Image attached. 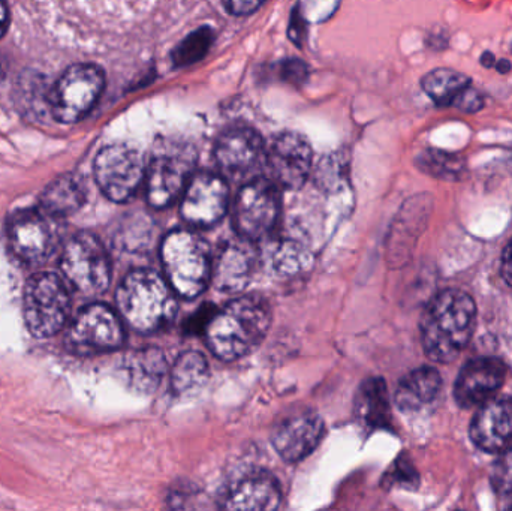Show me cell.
<instances>
[{"label":"cell","instance_id":"obj_1","mask_svg":"<svg viewBox=\"0 0 512 511\" xmlns=\"http://www.w3.org/2000/svg\"><path fill=\"white\" fill-rule=\"evenodd\" d=\"M477 306L460 290L439 293L421 318V339L429 359L451 363L465 350L474 335Z\"/></svg>","mask_w":512,"mask_h":511},{"label":"cell","instance_id":"obj_2","mask_svg":"<svg viewBox=\"0 0 512 511\" xmlns=\"http://www.w3.org/2000/svg\"><path fill=\"white\" fill-rule=\"evenodd\" d=\"M270 308L259 297H239L210 317L207 347L225 362L242 359L254 351L270 329Z\"/></svg>","mask_w":512,"mask_h":511},{"label":"cell","instance_id":"obj_3","mask_svg":"<svg viewBox=\"0 0 512 511\" xmlns=\"http://www.w3.org/2000/svg\"><path fill=\"white\" fill-rule=\"evenodd\" d=\"M176 296L164 275L149 269L134 270L117 288V312L137 332H161L176 318Z\"/></svg>","mask_w":512,"mask_h":511},{"label":"cell","instance_id":"obj_4","mask_svg":"<svg viewBox=\"0 0 512 511\" xmlns=\"http://www.w3.org/2000/svg\"><path fill=\"white\" fill-rule=\"evenodd\" d=\"M164 276L177 296L195 299L212 281L209 243L194 231L177 230L165 237L161 246Z\"/></svg>","mask_w":512,"mask_h":511},{"label":"cell","instance_id":"obj_5","mask_svg":"<svg viewBox=\"0 0 512 511\" xmlns=\"http://www.w3.org/2000/svg\"><path fill=\"white\" fill-rule=\"evenodd\" d=\"M71 312V294L65 279L56 273H36L24 287L23 314L30 335L53 338L62 332Z\"/></svg>","mask_w":512,"mask_h":511},{"label":"cell","instance_id":"obj_6","mask_svg":"<svg viewBox=\"0 0 512 511\" xmlns=\"http://www.w3.org/2000/svg\"><path fill=\"white\" fill-rule=\"evenodd\" d=\"M105 74L93 63H75L63 71L48 93L51 116L60 123L83 120L101 98Z\"/></svg>","mask_w":512,"mask_h":511},{"label":"cell","instance_id":"obj_7","mask_svg":"<svg viewBox=\"0 0 512 511\" xmlns=\"http://www.w3.org/2000/svg\"><path fill=\"white\" fill-rule=\"evenodd\" d=\"M60 270L71 287L84 296H99L110 287V255L95 234L83 231L66 243Z\"/></svg>","mask_w":512,"mask_h":511},{"label":"cell","instance_id":"obj_8","mask_svg":"<svg viewBox=\"0 0 512 511\" xmlns=\"http://www.w3.org/2000/svg\"><path fill=\"white\" fill-rule=\"evenodd\" d=\"M125 327L119 312L105 303L84 306L69 326L65 347L75 356H99L125 344Z\"/></svg>","mask_w":512,"mask_h":511},{"label":"cell","instance_id":"obj_9","mask_svg":"<svg viewBox=\"0 0 512 511\" xmlns=\"http://www.w3.org/2000/svg\"><path fill=\"white\" fill-rule=\"evenodd\" d=\"M93 173L108 200L126 203L137 194L146 177V165L137 149L125 144L104 147L96 155Z\"/></svg>","mask_w":512,"mask_h":511},{"label":"cell","instance_id":"obj_10","mask_svg":"<svg viewBox=\"0 0 512 511\" xmlns=\"http://www.w3.org/2000/svg\"><path fill=\"white\" fill-rule=\"evenodd\" d=\"M280 215L279 188L267 177L245 183L234 201V227L245 239H264L276 228Z\"/></svg>","mask_w":512,"mask_h":511},{"label":"cell","instance_id":"obj_11","mask_svg":"<svg viewBox=\"0 0 512 511\" xmlns=\"http://www.w3.org/2000/svg\"><path fill=\"white\" fill-rule=\"evenodd\" d=\"M57 218L41 207L14 213L8 222L12 254L27 264H42L56 252L60 242Z\"/></svg>","mask_w":512,"mask_h":511},{"label":"cell","instance_id":"obj_12","mask_svg":"<svg viewBox=\"0 0 512 511\" xmlns=\"http://www.w3.org/2000/svg\"><path fill=\"white\" fill-rule=\"evenodd\" d=\"M312 149L306 138L294 132L277 135L265 147L264 165L267 179L277 188L300 189L312 171Z\"/></svg>","mask_w":512,"mask_h":511},{"label":"cell","instance_id":"obj_13","mask_svg":"<svg viewBox=\"0 0 512 511\" xmlns=\"http://www.w3.org/2000/svg\"><path fill=\"white\" fill-rule=\"evenodd\" d=\"M230 207V186L224 177L213 173L194 174L183 192L180 213L197 228L218 224Z\"/></svg>","mask_w":512,"mask_h":511},{"label":"cell","instance_id":"obj_14","mask_svg":"<svg viewBox=\"0 0 512 511\" xmlns=\"http://www.w3.org/2000/svg\"><path fill=\"white\" fill-rule=\"evenodd\" d=\"M194 158L185 152L156 153L147 168V201L155 209L171 206L185 192L192 177Z\"/></svg>","mask_w":512,"mask_h":511},{"label":"cell","instance_id":"obj_15","mask_svg":"<svg viewBox=\"0 0 512 511\" xmlns=\"http://www.w3.org/2000/svg\"><path fill=\"white\" fill-rule=\"evenodd\" d=\"M265 144L261 135L248 126H234L222 132L215 158L225 176L245 179L262 165Z\"/></svg>","mask_w":512,"mask_h":511},{"label":"cell","instance_id":"obj_16","mask_svg":"<svg viewBox=\"0 0 512 511\" xmlns=\"http://www.w3.org/2000/svg\"><path fill=\"white\" fill-rule=\"evenodd\" d=\"M256 264L258 252L255 242L242 236L228 240L213 261V284L224 293H242L254 278Z\"/></svg>","mask_w":512,"mask_h":511},{"label":"cell","instance_id":"obj_17","mask_svg":"<svg viewBox=\"0 0 512 511\" xmlns=\"http://www.w3.org/2000/svg\"><path fill=\"white\" fill-rule=\"evenodd\" d=\"M324 431L318 414L301 413L280 422L271 434V443L283 461L297 464L318 447Z\"/></svg>","mask_w":512,"mask_h":511},{"label":"cell","instance_id":"obj_18","mask_svg":"<svg viewBox=\"0 0 512 511\" xmlns=\"http://www.w3.org/2000/svg\"><path fill=\"white\" fill-rule=\"evenodd\" d=\"M507 368L499 359L483 357L469 362L457 378L454 396L462 408L481 407L504 384Z\"/></svg>","mask_w":512,"mask_h":511},{"label":"cell","instance_id":"obj_19","mask_svg":"<svg viewBox=\"0 0 512 511\" xmlns=\"http://www.w3.org/2000/svg\"><path fill=\"white\" fill-rule=\"evenodd\" d=\"M471 438L484 452L502 453L512 447V401L490 399L481 405L471 423Z\"/></svg>","mask_w":512,"mask_h":511},{"label":"cell","instance_id":"obj_20","mask_svg":"<svg viewBox=\"0 0 512 511\" xmlns=\"http://www.w3.org/2000/svg\"><path fill=\"white\" fill-rule=\"evenodd\" d=\"M277 480L265 471H254L237 480L222 500V509L245 511L276 510L280 506Z\"/></svg>","mask_w":512,"mask_h":511},{"label":"cell","instance_id":"obj_21","mask_svg":"<svg viewBox=\"0 0 512 511\" xmlns=\"http://www.w3.org/2000/svg\"><path fill=\"white\" fill-rule=\"evenodd\" d=\"M442 389V378L433 368L415 369L400 380L397 386V407L406 414L420 413L435 404Z\"/></svg>","mask_w":512,"mask_h":511},{"label":"cell","instance_id":"obj_22","mask_svg":"<svg viewBox=\"0 0 512 511\" xmlns=\"http://www.w3.org/2000/svg\"><path fill=\"white\" fill-rule=\"evenodd\" d=\"M86 203L83 180L75 174H62L45 186L39 197V207L54 218L74 215Z\"/></svg>","mask_w":512,"mask_h":511},{"label":"cell","instance_id":"obj_23","mask_svg":"<svg viewBox=\"0 0 512 511\" xmlns=\"http://www.w3.org/2000/svg\"><path fill=\"white\" fill-rule=\"evenodd\" d=\"M355 414L367 428L390 426V402L387 386L382 378H370L363 383L355 399Z\"/></svg>","mask_w":512,"mask_h":511},{"label":"cell","instance_id":"obj_24","mask_svg":"<svg viewBox=\"0 0 512 511\" xmlns=\"http://www.w3.org/2000/svg\"><path fill=\"white\" fill-rule=\"evenodd\" d=\"M167 362L164 353L156 348L134 351L125 362L129 381L140 392L150 393L158 387L164 377Z\"/></svg>","mask_w":512,"mask_h":511},{"label":"cell","instance_id":"obj_25","mask_svg":"<svg viewBox=\"0 0 512 511\" xmlns=\"http://www.w3.org/2000/svg\"><path fill=\"white\" fill-rule=\"evenodd\" d=\"M472 86V78L451 68H438L421 78V87L436 107L448 108L454 99Z\"/></svg>","mask_w":512,"mask_h":511},{"label":"cell","instance_id":"obj_26","mask_svg":"<svg viewBox=\"0 0 512 511\" xmlns=\"http://www.w3.org/2000/svg\"><path fill=\"white\" fill-rule=\"evenodd\" d=\"M209 363L197 351L183 353L171 371V389L177 396L191 395L200 390L209 380Z\"/></svg>","mask_w":512,"mask_h":511},{"label":"cell","instance_id":"obj_27","mask_svg":"<svg viewBox=\"0 0 512 511\" xmlns=\"http://www.w3.org/2000/svg\"><path fill=\"white\" fill-rule=\"evenodd\" d=\"M271 270L279 278H295L312 266V254L303 243L282 240L274 246L270 257Z\"/></svg>","mask_w":512,"mask_h":511},{"label":"cell","instance_id":"obj_28","mask_svg":"<svg viewBox=\"0 0 512 511\" xmlns=\"http://www.w3.org/2000/svg\"><path fill=\"white\" fill-rule=\"evenodd\" d=\"M415 165L423 173L435 179L448 180V182L462 180L466 174L465 158L445 150L426 149L417 156Z\"/></svg>","mask_w":512,"mask_h":511},{"label":"cell","instance_id":"obj_29","mask_svg":"<svg viewBox=\"0 0 512 511\" xmlns=\"http://www.w3.org/2000/svg\"><path fill=\"white\" fill-rule=\"evenodd\" d=\"M215 32L212 27H200V29L186 36L179 45L173 50L174 65L189 66L200 62L206 57L215 42Z\"/></svg>","mask_w":512,"mask_h":511},{"label":"cell","instance_id":"obj_30","mask_svg":"<svg viewBox=\"0 0 512 511\" xmlns=\"http://www.w3.org/2000/svg\"><path fill=\"white\" fill-rule=\"evenodd\" d=\"M340 0H298L294 12L306 24L324 23L333 17Z\"/></svg>","mask_w":512,"mask_h":511},{"label":"cell","instance_id":"obj_31","mask_svg":"<svg viewBox=\"0 0 512 511\" xmlns=\"http://www.w3.org/2000/svg\"><path fill=\"white\" fill-rule=\"evenodd\" d=\"M492 486L502 495L512 494V447L502 452L492 470Z\"/></svg>","mask_w":512,"mask_h":511},{"label":"cell","instance_id":"obj_32","mask_svg":"<svg viewBox=\"0 0 512 511\" xmlns=\"http://www.w3.org/2000/svg\"><path fill=\"white\" fill-rule=\"evenodd\" d=\"M451 107L456 110L462 111V113L474 114L478 111L483 110L486 107V98L480 90L475 89L474 86L466 87L456 99H454Z\"/></svg>","mask_w":512,"mask_h":511},{"label":"cell","instance_id":"obj_33","mask_svg":"<svg viewBox=\"0 0 512 511\" xmlns=\"http://www.w3.org/2000/svg\"><path fill=\"white\" fill-rule=\"evenodd\" d=\"M387 476L388 479L391 480V483H396V485L417 486V473H415L411 462L406 461V459H399V461L394 464L393 471L387 474Z\"/></svg>","mask_w":512,"mask_h":511},{"label":"cell","instance_id":"obj_34","mask_svg":"<svg viewBox=\"0 0 512 511\" xmlns=\"http://www.w3.org/2000/svg\"><path fill=\"white\" fill-rule=\"evenodd\" d=\"M279 75L283 81L291 84H301L307 78V66L303 60H285L279 66Z\"/></svg>","mask_w":512,"mask_h":511},{"label":"cell","instance_id":"obj_35","mask_svg":"<svg viewBox=\"0 0 512 511\" xmlns=\"http://www.w3.org/2000/svg\"><path fill=\"white\" fill-rule=\"evenodd\" d=\"M265 0H228V8L234 15H249L264 5Z\"/></svg>","mask_w":512,"mask_h":511},{"label":"cell","instance_id":"obj_36","mask_svg":"<svg viewBox=\"0 0 512 511\" xmlns=\"http://www.w3.org/2000/svg\"><path fill=\"white\" fill-rule=\"evenodd\" d=\"M502 276L512 287V240L508 243L504 255H502Z\"/></svg>","mask_w":512,"mask_h":511},{"label":"cell","instance_id":"obj_37","mask_svg":"<svg viewBox=\"0 0 512 511\" xmlns=\"http://www.w3.org/2000/svg\"><path fill=\"white\" fill-rule=\"evenodd\" d=\"M9 27V9L5 0H0V38H3Z\"/></svg>","mask_w":512,"mask_h":511},{"label":"cell","instance_id":"obj_38","mask_svg":"<svg viewBox=\"0 0 512 511\" xmlns=\"http://www.w3.org/2000/svg\"><path fill=\"white\" fill-rule=\"evenodd\" d=\"M480 63L484 66V68L490 69L495 68L496 65V57L495 54L490 53V51H484L480 57Z\"/></svg>","mask_w":512,"mask_h":511},{"label":"cell","instance_id":"obj_39","mask_svg":"<svg viewBox=\"0 0 512 511\" xmlns=\"http://www.w3.org/2000/svg\"><path fill=\"white\" fill-rule=\"evenodd\" d=\"M495 68L499 74H510L512 63L508 59L496 60Z\"/></svg>","mask_w":512,"mask_h":511},{"label":"cell","instance_id":"obj_40","mask_svg":"<svg viewBox=\"0 0 512 511\" xmlns=\"http://www.w3.org/2000/svg\"><path fill=\"white\" fill-rule=\"evenodd\" d=\"M511 51H512V42H511Z\"/></svg>","mask_w":512,"mask_h":511}]
</instances>
